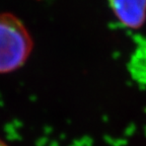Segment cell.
<instances>
[{
    "label": "cell",
    "mask_w": 146,
    "mask_h": 146,
    "mask_svg": "<svg viewBox=\"0 0 146 146\" xmlns=\"http://www.w3.org/2000/svg\"><path fill=\"white\" fill-rule=\"evenodd\" d=\"M0 146H8V145H7V143L4 141V140H2L1 138H0Z\"/></svg>",
    "instance_id": "obj_4"
},
{
    "label": "cell",
    "mask_w": 146,
    "mask_h": 146,
    "mask_svg": "<svg viewBox=\"0 0 146 146\" xmlns=\"http://www.w3.org/2000/svg\"><path fill=\"white\" fill-rule=\"evenodd\" d=\"M117 21L129 30H140L146 23V0H108Z\"/></svg>",
    "instance_id": "obj_2"
},
{
    "label": "cell",
    "mask_w": 146,
    "mask_h": 146,
    "mask_svg": "<svg viewBox=\"0 0 146 146\" xmlns=\"http://www.w3.org/2000/svg\"><path fill=\"white\" fill-rule=\"evenodd\" d=\"M34 50L31 32L21 18L10 12L0 13V74L18 70Z\"/></svg>",
    "instance_id": "obj_1"
},
{
    "label": "cell",
    "mask_w": 146,
    "mask_h": 146,
    "mask_svg": "<svg viewBox=\"0 0 146 146\" xmlns=\"http://www.w3.org/2000/svg\"><path fill=\"white\" fill-rule=\"evenodd\" d=\"M129 70L137 82L146 85V43L138 46L131 55Z\"/></svg>",
    "instance_id": "obj_3"
}]
</instances>
